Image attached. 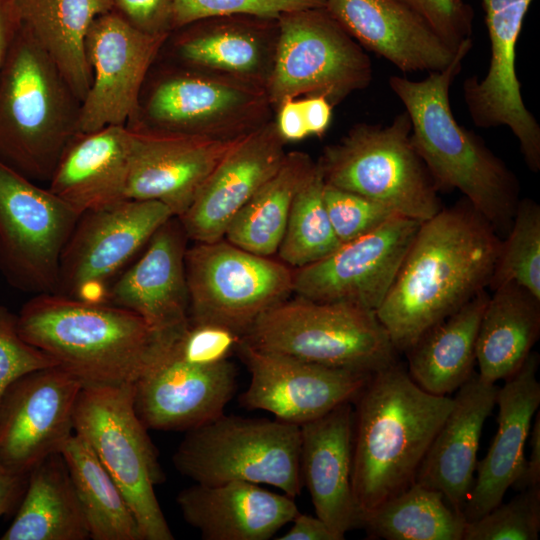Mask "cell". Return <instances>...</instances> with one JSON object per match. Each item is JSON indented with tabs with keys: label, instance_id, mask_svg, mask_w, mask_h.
<instances>
[{
	"label": "cell",
	"instance_id": "obj_41",
	"mask_svg": "<svg viewBox=\"0 0 540 540\" xmlns=\"http://www.w3.org/2000/svg\"><path fill=\"white\" fill-rule=\"evenodd\" d=\"M326 0H174V29L223 17L277 20L284 13L324 8Z\"/></svg>",
	"mask_w": 540,
	"mask_h": 540
},
{
	"label": "cell",
	"instance_id": "obj_22",
	"mask_svg": "<svg viewBox=\"0 0 540 540\" xmlns=\"http://www.w3.org/2000/svg\"><path fill=\"white\" fill-rule=\"evenodd\" d=\"M285 141L275 121L247 133L207 177L186 212L177 217L188 240L215 242L230 222L281 166Z\"/></svg>",
	"mask_w": 540,
	"mask_h": 540
},
{
	"label": "cell",
	"instance_id": "obj_18",
	"mask_svg": "<svg viewBox=\"0 0 540 540\" xmlns=\"http://www.w3.org/2000/svg\"><path fill=\"white\" fill-rule=\"evenodd\" d=\"M464 1V0H461ZM490 40L484 77H467L463 98L474 125L507 126L516 137L527 167L540 171V125L526 107L516 73V45L532 0H481Z\"/></svg>",
	"mask_w": 540,
	"mask_h": 540
},
{
	"label": "cell",
	"instance_id": "obj_47",
	"mask_svg": "<svg viewBox=\"0 0 540 540\" xmlns=\"http://www.w3.org/2000/svg\"><path fill=\"white\" fill-rule=\"evenodd\" d=\"M276 128L285 142L299 141L309 132L304 119L301 99L288 98L277 106Z\"/></svg>",
	"mask_w": 540,
	"mask_h": 540
},
{
	"label": "cell",
	"instance_id": "obj_4",
	"mask_svg": "<svg viewBox=\"0 0 540 540\" xmlns=\"http://www.w3.org/2000/svg\"><path fill=\"white\" fill-rule=\"evenodd\" d=\"M17 331L83 385L134 384L180 338L158 334L125 308L58 293L28 300Z\"/></svg>",
	"mask_w": 540,
	"mask_h": 540
},
{
	"label": "cell",
	"instance_id": "obj_43",
	"mask_svg": "<svg viewBox=\"0 0 540 540\" xmlns=\"http://www.w3.org/2000/svg\"><path fill=\"white\" fill-rule=\"evenodd\" d=\"M52 366L57 363L49 355L19 336L17 315L0 307V399L19 377Z\"/></svg>",
	"mask_w": 540,
	"mask_h": 540
},
{
	"label": "cell",
	"instance_id": "obj_11",
	"mask_svg": "<svg viewBox=\"0 0 540 540\" xmlns=\"http://www.w3.org/2000/svg\"><path fill=\"white\" fill-rule=\"evenodd\" d=\"M185 272L190 322L223 326L241 337L293 293V268L224 238L187 247Z\"/></svg>",
	"mask_w": 540,
	"mask_h": 540
},
{
	"label": "cell",
	"instance_id": "obj_35",
	"mask_svg": "<svg viewBox=\"0 0 540 540\" xmlns=\"http://www.w3.org/2000/svg\"><path fill=\"white\" fill-rule=\"evenodd\" d=\"M315 165L304 152H287L275 174L235 215L224 238L258 255L277 253L294 197Z\"/></svg>",
	"mask_w": 540,
	"mask_h": 540
},
{
	"label": "cell",
	"instance_id": "obj_14",
	"mask_svg": "<svg viewBox=\"0 0 540 540\" xmlns=\"http://www.w3.org/2000/svg\"><path fill=\"white\" fill-rule=\"evenodd\" d=\"M270 106L264 88L190 69L169 74L153 86L144 121L138 122L169 132L236 137L267 122Z\"/></svg>",
	"mask_w": 540,
	"mask_h": 540
},
{
	"label": "cell",
	"instance_id": "obj_50",
	"mask_svg": "<svg viewBox=\"0 0 540 540\" xmlns=\"http://www.w3.org/2000/svg\"><path fill=\"white\" fill-rule=\"evenodd\" d=\"M530 432V456L526 459L522 475L512 486L518 491L540 486V414L538 411Z\"/></svg>",
	"mask_w": 540,
	"mask_h": 540
},
{
	"label": "cell",
	"instance_id": "obj_16",
	"mask_svg": "<svg viewBox=\"0 0 540 540\" xmlns=\"http://www.w3.org/2000/svg\"><path fill=\"white\" fill-rule=\"evenodd\" d=\"M421 221L396 215L375 230L341 244L310 265L293 269V293L371 310L386 298Z\"/></svg>",
	"mask_w": 540,
	"mask_h": 540
},
{
	"label": "cell",
	"instance_id": "obj_17",
	"mask_svg": "<svg viewBox=\"0 0 540 540\" xmlns=\"http://www.w3.org/2000/svg\"><path fill=\"white\" fill-rule=\"evenodd\" d=\"M82 383L59 366L27 373L0 399V463L20 475L60 450L74 433Z\"/></svg>",
	"mask_w": 540,
	"mask_h": 540
},
{
	"label": "cell",
	"instance_id": "obj_20",
	"mask_svg": "<svg viewBox=\"0 0 540 540\" xmlns=\"http://www.w3.org/2000/svg\"><path fill=\"white\" fill-rule=\"evenodd\" d=\"M237 352L250 372L240 404L302 425L352 402L372 373L332 368L260 351L241 339ZM374 373V372H373Z\"/></svg>",
	"mask_w": 540,
	"mask_h": 540
},
{
	"label": "cell",
	"instance_id": "obj_10",
	"mask_svg": "<svg viewBox=\"0 0 540 540\" xmlns=\"http://www.w3.org/2000/svg\"><path fill=\"white\" fill-rule=\"evenodd\" d=\"M371 80L368 54L325 8L292 11L277 19L273 65L265 88L271 106L316 95L335 106Z\"/></svg>",
	"mask_w": 540,
	"mask_h": 540
},
{
	"label": "cell",
	"instance_id": "obj_8",
	"mask_svg": "<svg viewBox=\"0 0 540 540\" xmlns=\"http://www.w3.org/2000/svg\"><path fill=\"white\" fill-rule=\"evenodd\" d=\"M73 425L122 491L142 540H173L154 491L164 474L148 429L135 411L133 384L82 385Z\"/></svg>",
	"mask_w": 540,
	"mask_h": 540
},
{
	"label": "cell",
	"instance_id": "obj_31",
	"mask_svg": "<svg viewBox=\"0 0 540 540\" xmlns=\"http://www.w3.org/2000/svg\"><path fill=\"white\" fill-rule=\"evenodd\" d=\"M112 0H12L17 26L52 60L82 103L91 83L86 38Z\"/></svg>",
	"mask_w": 540,
	"mask_h": 540
},
{
	"label": "cell",
	"instance_id": "obj_25",
	"mask_svg": "<svg viewBox=\"0 0 540 540\" xmlns=\"http://www.w3.org/2000/svg\"><path fill=\"white\" fill-rule=\"evenodd\" d=\"M538 366L539 355L532 351L522 367L498 389V427L486 455L477 463V475L462 510L466 522L500 504L523 473L524 449L540 404Z\"/></svg>",
	"mask_w": 540,
	"mask_h": 540
},
{
	"label": "cell",
	"instance_id": "obj_12",
	"mask_svg": "<svg viewBox=\"0 0 540 540\" xmlns=\"http://www.w3.org/2000/svg\"><path fill=\"white\" fill-rule=\"evenodd\" d=\"M79 217L0 160V272L13 287L56 292L60 257Z\"/></svg>",
	"mask_w": 540,
	"mask_h": 540
},
{
	"label": "cell",
	"instance_id": "obj_5",
	"mask_svg": "<svg viewBox=\"0 0 540 540\" xmlns=\"http://www.w3.org/2000/svg\"><path fill=\"white\" fill-rule=\"evenodd\" d=\"M80 107L52 60L17 26L0 71V160L49 181L78 133Z\"/></svg>",
	"mask_w": 540,
	"mask_h": 540
},
{
	"label": "cell",
	"instance_id": "obj_7",
	"mask_svg": "<svg viewBox=\"0 0 540 540\" xmlns=\"http://www.w3.org/2000/svg\"><path fill=\"white\" fill-rule=\"evenodd\" d=\"M406 111L388 125L359 123L326 146L317 161L324 182L398 215L425 221L442 208L438 189L411 142Z\"/></svg>",
	"mask_w": 540,
	"mask_h": 540
},
{
	"label": "cell",
	"instance_id": "obj_36",
	"mask_svg": "<svg viewBox=\"0 0 540 540\" xmlns=\"http://www.w3.org/2000/svg\"><path fill=\"white\" fill-rule=\"evenodd\" d=\"M60 454L80 501L90 539L142 540L125 496L88 443L73 433Z\"/></svg>",
	"mask_w": 540,
	"mask_h": 540
},
{
	"label": "cell",
	"instance_id": "obj_37",
	"mask_svg": "<svg viewBox=\"0 0 540 540\" xmlns=\"http://www.w3.org/2000/svg\"><path fill=\"white\" fill-rule=\"evenodd\" d=\"M466 520L437 490L414 482L363 518L373 539L462 540Z\"/></svg>",
	"mask_w": 540,
	"mask_h": 540
},
{
	"label": "cell",
	"instance_id": "obj_23",
	"mask_svg": "<svg viewBox=\"0 0 540 540\" xmlns=\"http://www.w3.org/2000/svg\"><path fill=\"white\" fill-rule=\"evenodd\" d=\"M187 241L179 219L171 217L153 234L138 261L109 287L106 303L136 313L164 337L179 338L190 324Z\"/></svg>",
	"mask_w": 540,
	"mask_h": 540
},
{
	"label": "cell",
	"instance_id": "obj_6",
	"mask_svg": "<svg viewBox=\"0 0 540 540\" xmlns=\"http://www.w3.org/2000/svg\"><path fill=\"white\" fill-rule=\"evenodd\" d=\"M242 339L263 352L369 373L399 354L374 310L299 295L261 314Z\"/></svg>",
	"mask_w": 540,
	"mask_h": 540
},
{
	"label": "cell",
	"instance_id": "obj_19",
	"mask_svg": "<svg viewBox=\"0 0 540 540\" xmlns=\"http://www.w3.org/2000/svg\"><path fill=\"white\" fill-rule=\"evenodd\" d=\"M128 127L125 198L158 201L175 217L186 212L215 166L247 134L210 137L154 129L141 122Z\"/></svg>",
	"mask_w": 540,
	"mask_h": 540
},
{
	"label": "cell",
	"instance_id": "obj_1",
	"mask_svg": "<svg viewBox=\"0 0 540 540\" xmlns=\"http://www.w3.org/2000/svg\"><path fill=\"white\" fill-rule=\"evenodd\" d=\"M501 240L464 197L421 223L376 310L398 353L486 290Z\"/></svg>",
	"mask_w": 540,
	"mask_h": 540
},
{
	"label": "cell",
	"instance_id": "obj_49",
	"mask_svg": "<svg viewBox=\"0 0 540 540\" xmlns=\"http://www.w3.org/2000/svg\"><path fill=\"white\" fill-rule=\"evenodd\" d=\"M301 103L309 135L324 134L330 125L334 106L321 95L306 96Z\"/></svg>",
	"mask_w": 540,
	"mask_h": 540
},
{
	"label": "cell",
	"instance_id": "obj_39",
	"mask_svg": "<svg viewBox=\"0 0 540 540\" xmlns=\"http://www.w3.org/2000/svg\"><path fill=\"white\" fill-rule=\"evenodd\" d=\"M515 283L540 299V205L520 199L512 224L501 240L488 287Z\"/></svg>",
	"mask_w": 540,
	"mask_h": 540
},
{
	"label": "cell",
	"instance_id": "obj_28",
	"mask_svg": "<svg viewBox=\"0 0 540 540\" xmlns=\"http://www.w3.org/2000/svg\"><path fill=\"white\" fill-rule=\"evenodd\" d=\"M498 389L483 382L477 372L472 374L456 391L454 405L417 472L415 482L442 493L460 513L473 486L482 429L496 405Z\"/></svg>",
	"mask_w": 540,
	"mask_h": 540
},
{
	"label": "cell",
	"instance_id": "obj_13",
	"mask_svg": "<svg viewBox=\"0 0 540 540\" xmlns=\"http://www.w3.org/2000/svg\"><path fill=\"white\" fill-rule=\"evenodd\" d=\"M171 217L166 205L135 199L81 214L62 251L54 293L106 303L108 280Z\"/></svg>",
	"mask_w": 540,
	"mask_h": 540
},
{
	"label": "cell",
	"instance_id": "obj_30",
	"mask_svg": "<svg viewBox=\"0 0 540 540\" xmlns=\"http://www.w3.org/2000/svg\"><path fill=\"white\" fill-rule=\"evenodd\" d=\"M130 147L128 126L77 133L62 153L48 189L79 215L126 199Z\"/></svg>",
	"mask_w": 540,
	"mask_h": 540
},
{
	"label": "cell",
	"instance_id": "obj_9",
	"mask_svg": "<svg viewBox=\"0 0 540 540\" xmlns=\"http://www.w3.org/2000/svg\"><path fill=\"white\" fill-rule=\"evenodd\" d=\"M299 456V425L222 414L186 431L172 460L195 483L246 481L295 498L303 486Z\"/></svg>",
	"mask_w": 540,
	"mask_h": 540
},
{
	"label": "cell",
	"instance_id": "obj_44",
	"mask_svg": "<svg viewBox=\"0 0 540 540\" xmlns=\"http://www.w3.org/2000/svg\"><path fill=\"white\" fill-rule=\"evenodd\" d=\"M242 337L215 324L191 323L174 344L176 354L185 362L198 366H213L231 356Z\"/></svg>",
	"mask_w": 540,
	"mask_h": 540
},
{
	"label": "cell",
	"instance_id": "obj_51",
	"mask_svg": "<svg viewBox=\"0 0 540 540\" xmlns=\"http://www.w3.org/2000/svg\"><path fill=\"white\" fill-rule=\"evenodd\" d=\"M28 475H20L0 463V517L7 513L26 489Z\"/></svg>",
	"mask_w": 540,
	"mask_h": 540
},
{
	"label": "cell",
	"instance_id": "obj_34",
	"mask_svg": "<svg viewBox=\"0 0 540 540\" xmlns=\"http://www.w3.org/2000/svg\"><path fill=\"white\" fill-rule=\"evenodd\" d=\"M19 510L2 540H87V522L60 453L37 464L27 476Z\"/></svg>",
	"mask_w": 540,
	"mask_h": 540
},
{
	"label": "cell",
	"instance_id": "obj_26",
	"mask_svg": "<svg viewBox=\"0 0 540 540\" xmlns=\"http://www.w3.org/2000/svg\"><path fill=\"white\" fill-rule=\"evenodd\" d=\"M353 404L300 425V473L316 516L342 539L362 528L351 482Z\"/></svg>",
	"mask_w": 540,
	"mask_h": 540
},
{
	"label": "cell",
	"instance_id": "obj_27",
	"mask_svg": "<svg viewBox=\"0 0 540 540\" xmlns=\"http://www.w3.org/2000/svg\"><path fill=\"white\" fill-rule=\"evenodd\" d=\"M184 520L204 540H267L299 510L294 498L246 481L195 483L176 498Z\"/></svg>",
	"mask_w": 540,
	"mask_h": 540
},
{
	"label": "cell",
	"instance_id": "obj_52",
	"mask_svg": "<svg viewBox=\"0 0 540 540\" xmlns=\"http://www.w3.org/2000/svg\"><path fill=\"white\" fill-rule=\"evenodd\" d=\"M16 29L12 0H0V71Z\"/></svg>",
	"mask_w": 540,
	"mask_h": 540
},
{
	"label": "cell",
	"instance_id": "obj_21",
	"mask_svg": "<svg viewBox=\"0 0 540 540\" xmlns=\"http://www.w3.org/2000/svg\"><path fill=\"white\" fill-rule=\"evenodd\" d=\"M174 344L133 384L134 408L147 429L186 432L199 427L224 414L236 390L232 362L193 365L176 354Z\"/></svg>",
	"mask_w": 540,
	"mask_h": 540
},
{
	"label": "cell",
	"instance_id": "obj_29",
	"mask_svg": "<svg viewBox=\"0 0 540 540\" xmlns=\"http://www.w3.org/2000/svg\"><path fill=\"white\" fill-rule=\"evenodd\" d=\"M198 23L175 44L180 60L193 70L266 88L275 53L277 20L223 17Z\"/></svg>",
	"mask_w": 540,
	"mask_h": 540
},
{
	"label": "cell",
	"instance_id": "obj_24",
	"mask_svg": "<svg viewBox=\"0 0 540 540\" xmlns=\"http://www.w3.org/2000/svg\"><path fill=\"white\" fill-rule=\"evenodd\" d=\"M324 8L362 48L404 73L441 71L457 53L400 0H326Z\"/></svg>",
	"mask_w": 540,
	"mask_h": 540
},
{
	"label": "cell",
	"instance_id": "obj_33",
	"mask_svg": "<svg viewBox=\"0 0 540 540\" xmlns=\"http://www.w3.org/2000/svg\"><path fill=\"white\" fill-rule=\"evenodd\" d=\"M488 299L487 291H481L404 352L407 371L420 388L448 396L472 376L478 329Z\"/></svg>",
	"mask_w": 540,
	"mask_h": 540
},
{
	"label": "cell",
	"instance_id": "obj_2",
	"mask_svg": "<svg viewBox=\"0 0 540 540\" xmlns=\"http://www.w3.org/2000/svg\"><path fill=\"white\" fill-rule=\"evenodd\" d=\"M351 482L363 518L411 486L454 399L420 388L396 361L353 401Z\"/></svg>",
	"mask_w": 540,
	"mask_h": 540
},
{
	"label": "cell",
	"instance_id": "obj_46",
	"mask_svg": "<svg viewBox=\"0 0 540 540\" xmlns=\"http://www.w3.org/2000/svg\"><path fill=\"white\" fill-rule=\"evenodd\" d=\"M127 22L150 35H166L174 29V0H112Z\"/></svg>",
	"mask_w": 540,
	"mask_h": 540
},
{
	"label": "cell",
	"instance_id": "obj_40",
	"mask_svg": "<svg viewBox=\"0 0 540 540\" xmlns=\"http://www.w3.org/2000/svg\"><path fill=\"white\" fill-rule=\"evenodd\" d=\"M539 531L540 486H535L466 522L462 540H537Z\"/></svg>",
	"mask_w": 540,
	"mask_h": 540
},
{
	"label": "cell",
	"instance_id": "obj_42",
	"mask_svg": "<svg viewBox=\"0 0 540 540\" xmlns=\"http://www.w3.org/2000/svg\"><path fill=\"white\" fill-rule=\"evenodd\" d=\"M323 195L332 228L341 244L375 230L398 215L376 201L326 183Z\"/></svg>",
	"mask_w": 540,
	"mask_h": 540
},
{
	"label": "cell",
	"instance_id": "obj_32",
	"mask_svg": "<svg viewBox=\"0 0 540 540\" xmlns=\"http://www.w3.org/2000/svg\"><path fill=\"white\" fill-rule=\"evenodd\" d=\"M485 306L476 341L479 378L496 384L525 363L540 336V299L515 283L495 288Z\"/></svg>",
	"mask_w": 540,
	"mask_h": 540
},
{
	"label": "cell",
	"instance_id": "obj_3",
	"mask_svg": "<svg viewBox=\"0 0 540 540\" xmlns=\"http://www.w3.org/2000/svg\"><path fill=\"white\" fill-rule=\"evenodd\" d=\"M473 46L465 40L451 63L422 80L390 76L388 84L411 122V142L438 191H460L500 234H507L520 201V183L481 137L461 126L450 87Z\"/></svg>",
	"mask_w": 540,
	"mask_h": 540
},
{
	"label": "cell",
	"instance_id": "obj_48",
	"mask_svg": "<svg viewBox=\"0 0 540 540\" xmlns=\"http://www.w3.org/2000/svg\"><path fill=\"white\" fill-rule=\"evenodd\" d=\"M293 524L278 540H343L319 517L298 512Z\"/></svg>",
	"mask_w": 540,
	"mask_h": 540
},
{
	"label": "cell",
	"instance_id": "obj_45",
	"mask_svg": "<svg viewBox=\"0 0 540 540\" xmlns=\"http://www.w3.org/2000/svg\"><path fill=\"white\" fill-rule=\"evenodd\" d=\"M420 17L451 48L471 38L473 10L461 0H400Z\"/></svg>",
	"mask_w": 540,
	"mask_h": 540
},
{
	"label": "cell",
	"instance_id": "obj_15",
	"mask_svg": "<svg viewBox=\"0 0 540 540\" xmlns=\"http://www.w3.org/2000/svg\"><path fill=\"white\" fill-rule=\"evenodd\" d=\"M167 37L139 31L114 9L94 20L86 38L91 83L78 133L138 122L143 82Z\"/></svg>",
	"mask_w": 540,
	"mask_h": 540
},
{
	"label": "cell",
	"instance_id": "obj_38",
	"mask_svg": "<svg viewBox=\"0 0 540 540\" xmlns=\"http://www.w3.org/2000/svg\"><path fill=\"white\" fill-rule=\"evenodd\" d=\"M324 185L321 169L316 162L294 197L277 250L280 260L293 269L315 263L341 245L327 213Z\"/></svg>",
	"mask_w": 540,
	"mask_h": 540
}]
</instances>
